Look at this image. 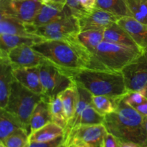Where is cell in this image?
<instances>
[{"label":"cell","mask_w":147,"mask_h":147,"mask_svg":"<svg viewBox=\"0 0 147 147\" xmlns=\"http://www.w3.org/2000/svg\"><path fill=\"white\" fill-rule=\"evenodd\" d=\"M32 47L47 61L66 73L91 67L93 55L80 44L77 38L42 40Z\"/></svg>","instance_id":"obj_1"},{"label":"cell","mask_w":147,"mask_h":147,"mask_svg":"<svg viewBox=\"0 0 147 147\" xmlns=\"http://www.w3.org/2000/svg\"><path fill=\"white\" fill-rule=\"evenodd\" d=\"M121 98L116 110L105 116L104 126L118 140L146 144L145 118Z\"/></svg>","instance_id":"obj_2"},{"label":"cell","mask_w":147,"mask_h":147,"mask_svg":"<svg viewBox=\"0 0 147 147\" xmlns=\"http://www.w3.org/2000/svg\"><path fill=\"white\" fill-rule=\"evenodd\" d=\"M67 74L76 84L81 86L93 96L123 98L129 93L121 72L85 68Z\"/></svg>","instance_id":"obj_3"},{"label":"cell","mask_w":147,"mask_h":147,"mask_svg":"<svg viewBox=\"0 0 147 147\" xmlns=\"http://www.w3.org/2000/svg\"><path fill=\"white\" fill-rule=\"evenodd\" d=\"M144 51L103 41L93 53L90 68L121 72L123 67Z\"/></svg>","instance_id":"obj_4"},{"label":"cell","mask_w":147,"mask_h":147,"mask_svg":"<svg viewBox=\"0 0 147 147\" xmlns=\"http://www.w3.org/2000/svg\"><path fill=\"white\" fill-rule=\"evenodd\" d=\"M43 98L44 96L31 91L14 80L11 84L7 106L4 109L18 118L30 132L31 115Z\"/></svg>","instance_id":"obj_5"},{"label":"cell","mask_w":147,"mask_h":147,"mask_svg":"<svg viewBox=\"0 0 147 147\" xmlns=\"http://www.w3.org/2000/svg\"><path fill=\"white\" fill-rule=\"evenodd\" d=\"M25 26L29 33L43 40H74L80 32L78 20L74 15L67 16L40 27H33L29 24Z\"/></svg>","instance_id":"obj_6"},{"label":"cell","mask_w":147,"mask_h":147,"mask_svg":"<svg viewBox=\"0 0 147 147\" xmlns=\"http://www.w3.org/2000/svg\"><path fill=\"white\" fill-rule=\"evenodd\" d=\"M39 70L43 96L47 99L58 96L76 84L67 73L48 61L39 66Z\"/></svg>","instance_id":"obj_7"},{"label":"cell","mask_w":147,"mask_h":147,"mask_svg":"<svg viewBox=\"0 0 147 147\" xmlns=\"http://www.w3.org/2000/svg\"><path fill=\"white\" fill-rule=\"evenodd\" d=\"M107 132L104 124L75 126L65 134V145L101 147Z\"/></svg>","instance_id":"obj_8"},{"label":"cell","mask_w":147,"mask_h":147,"mask_svg":"<svg viewBox=\"0 0 147 147\" xmlns=\"http://www.w3.org/2000/svg\"><path fill=\"white\" fill-rule=\"evenodd\" d=\"M121 73L128 91L144 94L147 86V50L123 67Z\"/></svg>","instance_id":"obj_9"},{"label":"cell","mask_w":147,"mask_h":147,"mask_svg":"<svg viewBox=\"0 0 147 147\" xmlns=\"http://www.w3.org/2000/svg\"><path fill=\"white\" fill-rule=\"evenodd\" d=\"M42 5L41 0H0V13L14 16L25 24H32Z\"/></svg>","instance_id":"obj_10"},{"label":"cell","mask_w":147,"mask_h":147,"mask_svg":"<svg viewBox=\"0 0 147 147\" xmlns=\"http://www.w3.org/2000/svg\"><path fill=\"white\" fill-rule=\"evenodd\" d=\"M78 20L80 32L89 30L105 29L117 22L120 17L110 12L94 7L90 11H83L76 17Z\"/></svg>","instance_id":"obj_11"},{"label":"cell","mask_w":147,"mask_h":147,"mask_svg":"<svg viewBox=\"0 0 147 147\" xmlns=\"http://www.w3.org/2000/svg\"><path fill=\"white\" fill-rule=\"evenodd\" d=\"M7 56L13 68L39 67L47 62L30 45H22L11 49Z\"/></svg>","instance_id":"obj_12"},{"label":"cell","mask_w":147,"mask_h":147,"mask_svg":"<svg viewBox=\"0 0 147 147\" xmlns=\"http://www.w3.org/2000/svg\"><path fill=\"white\" fill-rule=\"evenodd\" d=\"M42 5L32 24L33 27H40L51 23L65 17L73 15L70 9L66 4L44 0Z\"/></svg>","instance_id":"obj_13"},{"label":"cell","mask_w":147,"mask_h":147,"mask_svg":"<svg viewBox=\"0 0 147 147\" xmlns=\"http://www.w3.org/2000/svg\"><path fill=\"white\" fill-rule=\"evenodd\" d=\"M13 76L17 82L26 88L43 96L39 67L13 68Z\"/></svg>","instance_id":"obj_14"},{"label":"cell","mask_w":147,"mask_h":147,"mask_svg":"<svg viewBox=\"0 0 147 147\" xmlns=\"http://www.w3.org/2000/svg\"><path fill=\"white\" fill-rule=\"evenodd\" d=\"M13 67L7 55H0V109L7 106L14 80Z\"/></svg>","instance_id":"obj_15"},{"label":"cell","mask_w":147,"mask_h":147,"mask_svg":"<svg viewBox=\"0 0 147 147\" xmlns=\"http://www.w3.org/2000/svg\"><path fill=\"white\" fill-rule=\"evenodd\" d=\"M117 23L131 36L139 47L147 50V25L139 22L132 17H121Z\"/></svg>","instance_id":"obj_16"},{"label":"cell","mask_w":147,"mask_h":147,"mask_svg":"<svg viewBox=\"0 0 147 147\" xmlns=\"http://www.w3.org/2000/svg\"><path fill=\"white\" fill-rule=\"evenodd\" d=\"M103 41L115 43L137 50H144L137 45L131 36L117 22L113 23L104 29Z\"/></svg>","instance_id":"obj_17"},{"label":"cell","mask_w":147,"mask_h":147,"mask_svg":"<svg viewBox=\"0 0 147 147\" xmlns=\"http://www.w3.org/2000/svg\"><path fill=\"white\" fill-rule=\"evenodd\" d=\"M53 122L50 108V99L44 96L33 110L30 120V134Z\"/></svg>","instance_id":"obj_18"},{"label":"cell","mask_w":147,"mask_h":147,"mask_svg":"<svg viewBox=\"0 0 147 147\" xmlns=\"http://www.w3.org/2000/svg\"><path fill=\"white\" fill-rule=\"evenodd\" d=\"M40 37H27L15 34H0V55H7L10 50L22 45H30L42 41Z\"/></svg>","instance_id":"obj_19"},{"label":"cell","mask_w":147,"mask_h":147,"mask_svg":"<svg viewBox=\"0 0 147 147\" xmlns=\"http://www.w3.org/2000/svg\"><path fill=\"white\" fill-rule=\"evenodd\" d=\"M0 34L34 37L27 30L24 23L14 16L5 13H0Z\"/></svg>","instance_id":"obj_20"},{"label":"cell","mask_w":147,"mask_h":147,"mask_svg":"<svg viewBox=\"0 0 147 147\" xmlns=\"http://www.w3.org/2000/svg\"><path fill=\"white\" fill-rule=\"evenodd\" d=\"M0 139L4 140L20 129L28 131L21 121L14 114L4 109H0ZM29 132V131H28ZM30 133V132H29Z\"/></svg>","instance_id":"obj_21"},{"label":"cell","mask_w":147,"mask_h":147,"mask_svg":"<svg viewBox=\"0 0 147 147\" xmlns=\"http://www.w3.org/2000/svg\"><path fill=\"white\" fill-rule=\"evenodd\" d=\"M65 135V129L54 122L47 123L41 129L30 133V142H45L55 139Z\"/></svg>","instance_id":"obj_22"},{"label":"cell","mask_w":147,"mask_h":147,"mask_svg":"<svg viewBox=\"0 0 147 147\" xmlns=\"http://www.w3.org/2000/svg\"><path fill=\"white\" fill-rule=\"evenodd\" d=\"M104 29L82 31L78 34V41L93 55L98 46L103 41Z\"/></svg>","instance_id":"obj_23"},{"label":"cell","mask_w":147,"mask_h":147,"mask_svg":"<svg viewBox=\"0 0 147 147\" xmlns=\"http://www.w3.org/2000/svg\"><path fill=\"white\" fill-rule=\"evenodd\" d=\"M96 7L105 10L117 17H132L127 0H96Z\"/></svg>","instance_id":"obj_24"},{"label":"cell","mask_w":147,"mask_h":147,"mask_svg":"<svg viewBox=\"0 0 147 147\" xmlns=\"http://www.w3.org/2000/svg\"><path fill=\"white\" fill-rule=\"evenodd\" d=\"M59 96L63 103L68 123L73 119L76 112L78 101V90L76 85L75 84L72 87L65 90Z\"/></svg>","instance_id":"obj_25"},{"label":"cell","mask_w":147,"mask_h":147,"mask_svg":"<svg viewBox=\"0 0 147 147\" xmlns=\"http://www.w3.org/2000/svg\"><path fill=\"white\" fill-rule=\"evenodd\" d=\"M76 85L78 90V101L77 105H76V112H75V115L73 116V119L67 123V127H66L65 130V134L72 127L73 123L77 121V119L80 117L81 115L82 112L87 107L88 105L92 103V98H93V95L90 93L88 90L82 87L80 85Z\"/></svg>","instance_id":"obj_26"},{"label":"cell","mask_w":147,"mask_h":147,"mask_svg":"<svg viewBox=\"0 0 147 147\" xmlns=\"http://www.w3.org/2000/svg\"><path fill=\"white\" fill-rule=\"evenodd\" d=\"M105 116L100 114L93 106V103L87 106L82 112L80 117L73 123L72 127L67 131L73 129V127L80 125H95L103 124L104 123ZM66 132V133H67ZM65 133V134H66Z\"/></svg>","instance_id":"obj_27"},{"label":"cell","mask_w":147,"mask_h":147,"mask_svg":"<svg viewBox=\"0 0 147 147\" xmlns=\"http://www.w3.org/2000/svg\"><path fill=\"white\" fill-rule=\"evenodd\" d=\"M121 98H112L107 96H93L92 103L95 109L100 114L105 116L116 110Z\"/></svg>","instance_id":"obj_28"},{"label":"cell","mask_w":147,"mask_h":147,"mask_svg":"<svg viewBox=\"0 0 147 147\" xmlns=\"http://www.w3.org/2000/svg\"><path fill=\"white\" fill-rule=\"evenodd\" d=\"M50 108L53 122L61 126L65 130L67 125V119L59 95L50 99Z\"/></svg>","instance_id":"obj_29"},{"label":"cell","mask_w":147,"mask_h":147,"mask_svg":"<svg viewBox=\"0 0 147 147\" xmlns=\"http://www.w3.org/2000/svg\"><path fill=\"white\" fill-rule=\"evenodd\" d=\"M29 135L30 133L25 129H20L1 142L6 147H29Z\"/></svg>","instance_id":"obj_30"},{"label":"cell","mask_w":147,"mask_h":147,"mask_svg":"<svg viewBox=\"0 0 147 147\" xmlns=\"http://www.w3.org/2000/svg\"><path fill=\"white\" fill-rule=\"evenodd\" d=\"M132 17L147 25V0H127Z\"/></svg>","instance_id":"obj_31"},{"label":"cell","mask_w":147,"mask_h":147,"mask_svg":"<svg viewBox=\"0 0 147 147\" xmlns=\"http://www.w3.org/2000/svg\"><path fill=\"white\" fill-rule=\"evenodd\" d=\"M123 99L126 104L134 108L146 101L147 98L142 92L131 91L129 92Z\"/></svg>","instance_id":"obj_32"},{"label":"cell","mask_w":147,"mask_h":147,"mask_svg":"<svg viewBox=\"0 0 147 147\" xmlns=\"http://www.w3.org/2000/svg\"><path fill=\"white\" fill-rule=\"evenodd\" d=\"M65 135L45 142H30L29 147H65Z\"/></svg>","instance_id":"obj_33"},{"label":"cell","mask_w":147,"mask_h":147,"mask_svg":"<svg viewBox=\"0 0 147 147\" xmlns=\"http://www.w3.org/2000/svg\"><path fill=\"white\" fill-rule=\"evenodd\" d=\"M65 4L70 9L73 14L76 17L78 16L80 13L85 11L79 4L78 0H67Z\"/></svg>","instance_id":"obj_34"},{"label":"cell","mask_w":147,"mask_h":147,"mask_svg":"<svg viewBox=\"0 0 147 147\" xmlns=\"http://www.w3.org/2000/svg\"><path fill=\"white\" fill-rule=\"evenodd\" d=\"M101 147H119V142L113 135L107 132Z\"/></svg>","instance_id":"obj_35"},{"label":"cell","mask_w":147,"mask_h":147,"mask_svg":"<svg viewBox=\"0 0 147 147\" xmlns=\"http://www.w3.org/2000/svg\"><path fill=\"white\" fill-rule=\"evenodd\" d=\"M80 7L86 11H90L96 7V0H78Z\"/></svg>","instance_id":"obj_36"},{"label":"cell","mask_w":147,"mask_h":147,"mask_svg":"<svg viewBox=\"0 0 147 147\" xmlns=\"http://www.w3.org/2000/svg\"><path fill=\"white\" fill-rule=\"evenodd\" d=\"M134 109H136L142 116H143L144 118L147 117V100L144 103L138 105V106L134 107Z\"/></svg>","instance_id":"obj_37"},{"label":"cell","mask_w":147,"mask_h":147,"mask_svg":"<svg viewBox=\"0 0 147 147\" xmlns=\"http://www.w3.org/2000/svg\"><path fill=\"white\" fill-rule=\"evenodd\" d=\"M119 147H142V145L132 142H121L119 141Z\"/></svg>","instance_id":"obj_38"},{"label":"cell","mask_w":147,"mask_h":147,"mask_svg":"<svg viewBox=\"0 0 147 147\" xmlns=\"http://www.w3.org/2000/svg\"><path fill=\"white\" fill-rule=\"evenodd\" d=\"M50 1H55V2H58V3H62V4H66V1L67 0H50Z\"/></svg>","instance_id":"obj_39"},{"label":"cell","mask_w":147,"mask_h":147,"mask_svg":"<svg viewBox=\"0 0 147 147\" xmlns=\"http://www.w3.org/2000/svg\"><path fill=\"white\" fill-rule=\"evenodd\" d=\"M144 124H145V129H146V145H147V117L145 118ZM146 145H145V146H146Z\"/></svg>","instance_id":"obj_40"},{"label":"cell","mask_w":147,"mask_h":147,"mask_svg":"<svg viewBox=\"0 0 147 147\" xmlns=\"http://www.w3.org/2000/svg\"><path fill=\"white\" fill-rule=\"evenodd\" d=\"M66 147H90V146H68Z\"/></svg>","instance_id":"obj_41"},{"label":"cell","mask_w":147,"mask_h":147,"mask_svg":"<svg viewBox=\"0 0 147 147\" xmlns=\"http://www.w3.org/2000/svg\"><path fill=\"white\" fill-rule=\"evenodd\" d=\"M144 95H145V96H146V97L147 98V86H146V90H145Z\"/></svg>","instance_id":"obj_42"},{"label":"cell","mask_w":147,"mask_h":147,"mask_svg":"<svg viewBox=\"0 0 147 147\" xmlns=\"http://www.w3.org/2000/svg\"><path fill=\"white\" fill-rule=\"evenodd\" d=\"M0 147H6V146H4V145L3 144L1 143V142H0Z\"/></svg>","instance_id":"obj_43"},{"label":"cell","mask_w":147,"mask_h":147,"mask_svg":"<svg viewBox=\"0 0 147 147\" xmlns=\"http://www.w3.org/2000/svg\"><path fill=\"white\" fill-rule=\"evenodd\" d=\"M142 147H147V145H146V146H142Z\"/></svg>","instance_id":"obj_44"},{"label":"cell","mask_w":147,"mask_h":147,"mask_svg":"<svg viewBox=\"0 0 147 147\" xmlns=\"http://www.w3.org/2000/svg\"><path fill=\"white\" fill-rule=\"evenodd\" d=\"M41 1H44V0H41Z\"/></svg>","instance_id":"obj_45"}]
</instances>
